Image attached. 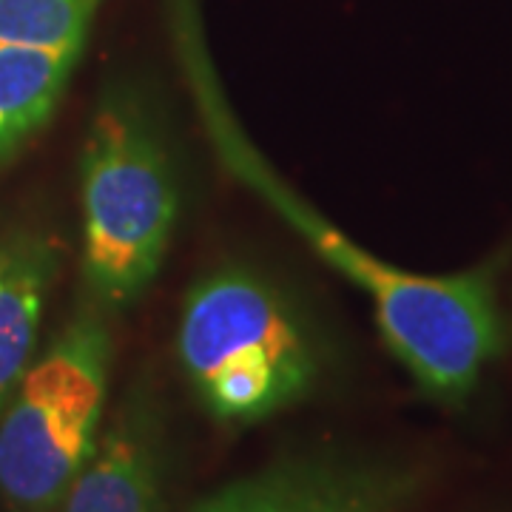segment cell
<instances>
[{
    "label": "cell",
    "mask_w": 512,
    "mask_h": 512,
    "mask_svg": "<svg viewBox=\"0 0 512 512\" xmlns=\"http://www.w3.org/2000/svg\"><path fill=\"white\" fill-rule=\"evenodd\" d=\"M174 52L211 148L225 168L316 254L365 293L387 348L424 393L447 404L464 402L481 370L504 345L493 271L424 276L390 265L345 237L311 202L299 197L248 140L222 92L202 37L194 0H171Z\"/></svg>",
    "instance_id": "cell-1"
},
{
    "label": "cell",
    "mask_w": 512,
    "mask_h": 512,
    "mask_svg": "<svg viewBox=\"0 0 512 512\" xmlns=\"http://www.w3.org/2000/svg\"><path fill=\"white\" fill-rule=\"evenodd\" d=\"M80 217L86 299L111 316L126 313L154 285L180 217L163 128L131 83L111 86L86 128Z\"/></svg>",
    "instance_id": "cell-2"
},
{
    "label": "cell",
    "mask_w": 512,
    "mask_h": 512,
    "mask_svg": "<svg viewBox=\"0 0 512 512\" xmlns=\"http://www.w3.org/2000/svg\"><path fill=\"white\" fill-rule=\"evenodd\" d=\"M177 359L202 407L225 424H251L305 399L319 348L282 291L245 265L200 276L177 319Z\"/></svg>",
    "instance_id": "cell-3"
},
{
    "label": "cell",
    "mask_w": 512,
    "mask_h": 512,
    "mask_svg": "<svg viewBox=\"0 0 512 512\" xmlns=\"http://www.w3.org/2000/svg\"><path fill=\"white\" fill-rule=\"evenodd\" d=\"M111 367V313L83 296L0 410V498L9 510L63 504L103 433Z\"/></svg>",
    "instance_id": "cell-4"
},
{
    "label": "cell",
    "mask_w": 512,
    "mask_h": 512,
    "mask_svg": "<svg viewBox=\"0 0 512 512\" xmlns=\"http://www.w3.org/2000/svg\"><path fill=\"white\" fill-rule=\"evenodd\" d=\"M416 487L396 461L308 450L225 484L191 512H402Z\"/></svg>",
    "instance_id": "cell-5"
},
{
    "label": "cell",
    "mask_w": 512,
    "mask_h": 512,
    "mask_svg": "<svg viewBox=\"0 0 512 512\" xmlns=\"http://www.w3.org/2000/svg\"><path fill=\"white\" fill-rule=\"evenodd\" d=\"M163 476V407L143 379L114 407L60 512H160Z\"/></svg>",
    "instance_id": "cell-6"
},
{
    "label": "cell",
    "mask_w": 512,
    "mask_h": 512,
    "mask_svg": "<svg viewBox=\"0 0 512 512\" xmlns=\"http://www.w3.org/2000/svg\"><path fill=\"white\" fill-rule=\"evenodd\" d=\"M60 262V245L49 231L20 225L0 234V410L35 362Z\"/></svg>",
    "instance_id": "cell-7"
},
{
    "label": "cell",
    "mask_w": 512,
    "mask_h": 512,
    "mask_svg": "<svg viewBox=\"0 0 512 512\" xmlns=\"http://www.w3.org/2000/svg\"><path fill=\"white\" fill-rule=\"evenodd\" d=\"M80 55V46L0 43V168L49 126Z\"/></svg>",
    "instance_id": "cell-8"
},
{
    "label": "cell",
    "mask_w": 512,
    "mask_h": 512,
    "mask_svg": "<svg viewBox=\"0 0 512 512\" xmlns=\"http://www.w3.org/2000/svg\"><path fill=\"white\" fill-rule=\"evenodd\" d=\"M106 0H0V43L86 46Z\"/></svg>",
    "instance_id": "cell-9"
}]
</instances>
